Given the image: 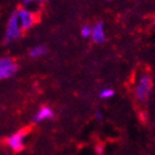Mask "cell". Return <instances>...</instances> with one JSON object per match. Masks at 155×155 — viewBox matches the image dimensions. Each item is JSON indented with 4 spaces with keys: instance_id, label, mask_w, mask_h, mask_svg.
<instances>
[{
    "instance_id": "cell-1",
    "label": "cell",
    "mask_w": 155,
    "mask_h": 155,
    "mask_svg": "<svg viewBox=\"0 0 155 155\" xmlns=\"http://www.w3.org/2000/svg\"><path fill=\"white\" fill-rule=\"evenodd\" d=\"M151 89H152V79L150 74L143 73L138 77L136 85H134V96L139 102L145 103L150 97Z\"/></svg>"
},
{
    "instance_id": "cell-2",
    "label": "cell",
    "mask_w": 155,
    "mask_h": 155,
    "mask_svg": "<svg viewBox=\"0 0 155 155\" xmlns=\"http://www.w3.org/2000/svg\"><path fill=\"white\" fill-rule=\"evenodd\" d=\"M22 31L20 23H18V13L16 11L12 13L8 20V24H7V29H5V39L7 42H12L16 39H18L22 36Z\"/></svg>"
},
{
    "instance_id": "cell-3",
    "label": "cell",
    "mask_w": 155,
    "mask_h": 155,
    "mask_svg": "<svg viewBox=\"0 0 155 155\" xmlns=\"http://www.w3.org/2000/svg\"><path fill=\"white\" fill-rule=\"evenodd\" d=\"M16 13H18V23L23 31L31 29L37 23V14L29 9L21 7L16 10Z\"/></svg>"
},
{
    "instance_id": "cell-4",
    "label": "cell",
    "mask_w": 155,
    "mask_h": 155,
    "mask_svg": "<svg viewBox=\"0 0 155 155\" xmlns=\"http://www.w3.org/2000/svg\"><path fill=\"white\" fill-rule=\"evenodd\" d=\"M18 70V65L16 61L11 57L0 58V80L8 79L15 75Z\"/></svg>"
},
{
    "instance_id": "cell-5",
    "label": "cell",
    "mask_w": 155,
    "mask_h": 155,
    "mask_svg": "<svg viewBox=\"0 0 155 155\" xmlns=\"http://www.w3.org/2000/svg\"><path fill=\"white\" fill-rule=\"evenodd\" d=\"M28 132V128H23L11 134L7 139V145L14 152H21L25 147V137Z\"/></svg>"
},
{
    "instance_id": "cell-6",
    "label": "cell",
    "mask_w": 155,
    "mask_h": 155,
    "mask_svg": "<svg viewBox=\"0 0 155 155\" xmlns=\"http://www.w3.org/2000/svg\"><path fill=\"white\" fill-rule=\"evenodd\" d=\"M91 39L96 44H103L105 41V31H104V23L103 22H97L92 26V33H91Z\"/></svg>"
},
{
    "instance_id": "cell-7",
    "label": "cell",
    "mask_w": 155,
    "mask_h": 155,
    "mask_svg": "<svg viewBox=\"0 0 155 155\" xmlns=\"http://www.w3.org/2000/svg\"><path fill=\"white\" fill-rule=\"evenodd\" d=\"M54 117V112L51 107L49 106H41L40 109L37 111V113L34 115L33 117V120L35 123H42L47 119H52Z\"/></svg>"
},
{
    "instance_id": "cell-8",
    "label": "cell",
    "mask_w": 155,
    "mask_h": 155,
    "mask_svg": "<svg viewBox=\"0 0 155 155\" xmlns=\"http://www.w3.org/2000/svg\"><path fill=\"white\" fill-rule=\"evenodd\" d=\"M47 48L45 46H36L29 50V55L31 58H40L47 53Z\"/></svg>"
},
{
    "instance_id": "cell-9",
    "label": "cell",
    "mask_w": 155,
    "mask_h": 155,
    "mask_svg": "<svg viewBox=\"0 0 155 155\" xmlns=\"http://www.w3.org/2000/svg\"><path fill=\"white\" fill-rule=\"evenodd\" d=\"M115 94V91L111 88H104L100 91V98L101 99H110Z\"/></svg>"
},
{
    "instance_id": "cell-10",
    "label": "cell",
    "mask_w": 155,
    "mask_h": 155,
    "mask_svg": "<svg viewBox=\"0 0 155 155\" xmlns=\"http://www.w3.org/2000/svg\"><path fill=\"white\" fill-rule=\"evenodd\" d=\"M91 33H92V27L89 25H84L81 28H80V35H81V37H84V38H89V37H91Z\"/></svg>"
},
{
    "instance_id": "cell-11",
    "label": "cell",
    "mask_w": 155,
    "mask_h": 155,
    "mask_svg": "<svg viewBox=\"0 0 155 155\" xmlns=\"http://www.w3.org/2000/svg\"><path fill=\"white\" fill-rule=\"evenodd\" d=\"M96 153L98 155H102L103 154V152H104V147L102 144H98V145H96Z\"/></svg>"
},
{
    "instance_id": "cell-12",
    "label": "cell",
    "mask_w": 155,
    "mask_h": 155,
    "mask_svg": "<svg viewBox=\"0 0 155 155\" xmlns=\"http://www.w3.org/2000/svg\"><path fill=\"white\" fill-rule=\"evenodd\" d=\"M96 118L98 119V120H102L103 119V115H102V113L101 112H96Z\"/></svg>"
},
{
    "instance_id": "cell-13",
    "label": "cell",
    "mask_w": 155,
    "mask_h": 155,
    "mask_svg": "<svg viewBox=\"0 0 155 155\" xmlns=\"http://www.w3.org/2000/svg\"><path fill=\"white\" fill-rule=\"evenodd\" d=\"M154 21H155V16H154Z\"/></svg>"
}]
</instances>
